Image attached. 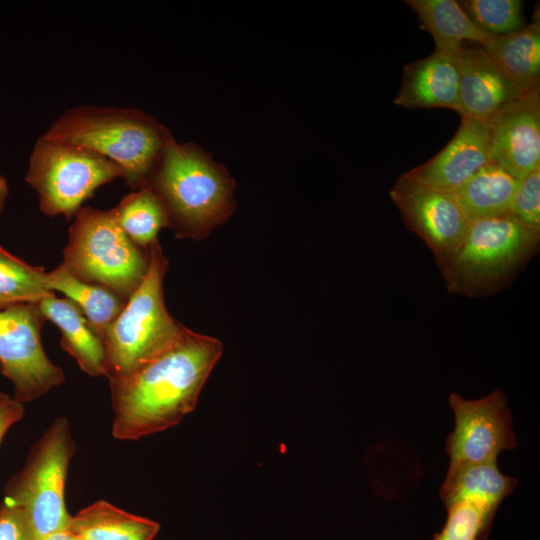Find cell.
I'll return each mask as SVG.
<instances>
[{
  "instance_id": "obj_1",
  "label": "cell",
  "mask_w": 540,
  "mask_h": 540,
  "mask_svg": "<svg viewBox=\"0 0 540 540\" xmlns=\"http://www.w3.org/2000/svg\"><path fill=\"white\" fill-rule=\"evenodd\" d=\"M222 352L218 339L185 327L155 357L132 373L109 380L113 436L138 440L180 423L194 410Z\"/></svg>"
},
{
  "instance_id": "obj_2",
  "label": "cell",
  "mask_w": 540,
  "mask_h": 540,
  "mask_svg": "<svg viewBox=\"0 0 540 540\" xmlns=\"http://www.w3.org/2000/svg\"><path fill=\"white\" fill-rule=\"evenodd\" d=\"M78 145L114 162L128 187H146L171 132L142 110L82 105L66 110L42 134Z\"/></svg>"
},
{
  "instance_id": "obj_3",
  "label": "cell",
  "mask_w": 540,
  "mask_h": 540,
  "mask_svg": "<svg viewBox=\"0 0 540 540\" xmlns=\"http://www.w3.org/2000/svg\"><path fill=\"white\" fill-rule=\"evenodd\" d=\"M146 187L163 200L177 238L207 237L236 207L227 169L200 146L173 136Z\"/></svg>"
},
{
  "instance_id": "obj_4",
  "label": "cell",
  "mask_w": 540,
  "mask_h": 540,
  "mask_svg": "<svg viewBox=\"0 0 540 540\" xmlns=\"http://www.w3.org/2000/svg\"><path fill=\"white\" fill-rule=\"evenodd\" d=\"M539 247L540 232L510 214L476 219L457 250L437 265L448 292L486 297L509 287Z\"/></svg>"
},
{
  "instance_id": "obj_5",
  "label": "cell",
  "mask_w": 540,
  "mask_h": 540,
  "mask_svg": "<svg viewBox=\"0 0 540 540\" xmlns=\"http://www.w3.org/2000/svg\"><path fill=\"white\" fill-rule=\"evenodd\" d=\"M168 260L158 240L149 246L148 271L118 316L103 331L107 378L126 376L172 344L185 326L168 312L163 282Z\"/></svg>"
},
{
  "instance_id": "obj_6",
  "label": "cell",
  "mask_w": 540,
  "mask_h": 540,
  "mask_svg": "<svg viewBox=\"0 0 540 540\" xmlns=\"http://www.w3.org/2000/svg\"><path fill=\"white\" fill-rule=\"evenodd\" d=\"M82 281L103 286L125 302L149 267V248L135 244L110 210L83 206L69 227L63 262Z\"/></svg>"
},
{
  "instance_id": "obj_7",
  "label": "cell",
  "mask_w": 540,
  "mask_h": 540,
  "mask_svg": "<svg viewBox=\"0 0 540 540\" xmlns=\"http://www.w3.org/2000/svg\"><path fill=\"white\" fill-rule=\"evenodd\" d=\"M76 446L70 423L58 417L31 448L24 468L5 488L4 499L21 506L37 540L69 527L65 485Z\"/></svg>"
},
{
  "instance_id": "obj_8",
  "label": "cell",
  "mask_w": 540,
  "mask_h": 540,
  "mask_svg": "<svg viewBox=\"0 0 540 540\" xmlns=\"http://www.w3.org/2000/svg\"><path fill=\"white\" fill-rule=\"evenodd\" d=\"M122 178L121 169L87 148L40 136L29 157L26 182L36 191L40 210L71 219L95 190Z\"/></svg>"
},
{
  "instance_id": "obj_9",
  "label": "cell",
  "mask_w": 540,
  "mask_h": 540,
  "mask_svg": "<svg viewBox=\"0 0 540 540\" xmlns=\"http://www.w3.org/2000/svg\"><path fill=\"white\" fill-rule=\"evenodd\" d=\"M45 320L38 303L0 309V370L21 403L36 400L64 382L63 370L48 358L41 343Z\"/></svg>"
},
{
  "instance_id": "obj_10",
  "label": "cell",
  "mask_w": 540,
  "mask_h": 540,
  "mask_svg": "<svg viewBox=\"0 0 540 540\" xmlns=\"http://www.w3.org/2000/svg\"><path fill=\"white\" fill-rule=\"evenodd\" d=\"M448 401L455 417L454 429L446 437L448 471L497 462L500 452L517 447L511 411L503 391L494 389L473 400L451 392Z\"/></svg>"
},
{
  "instance_id": "obj_11",
  "label": "cell",
  "mask_w": 540,
  "mask_h": 540,
  "mask_svg": "<svg viewBox=\"0 0 540 540\" xmlns=\"http://www.w3.org/2000/svg\"><path fill=\"white\" fill-rule=\"evenodd\" d=\"M389 196L407 229L421 238L433 253L436 263L461 245L470 221L453 193L429 187L401 174Z\"/></svg>"
},
{
  "instance_id": "obj_12",
  "label": "cell",
  "mask_w": 540,
  "mask_h": 540,
  "mask_svg": "<svg viewBox=\"0 0 540 540\" xmlns=\"http://www.w3.org/2000/svg\"><path fill=\"white\" fill-rule=\"evenodd\" d=\"M489 162L490 122L461 116L460 125L449 143L432 158L403 174L454 194Z\"/></svg>"
},
{
  "instance_id": "obj_13",
  "label": "cell",
  "mask_w": 540,
  "mask_h": 540,
  "mask_svg": "<svg viewBox=\"0 0 540 540\" xmlns=\"http://www.w3.org/2000/svg\"><path fill=\"white\" fill-rule=\"evenodd\" d=\"M455 59L460 116L490 121L524 94L482 46L464 43Z\"/></svg>"
},
{
  "instance_id": "obj_14",
  "label": "cell",
  "mask_w": 540,
  "mask_h": 540,
  "mask_svg": "<svg viewBox=\"0 0 540 540\" xmlns=\"http://www.w3.org/2000/svg\"><path fill=\"white\" fill-rule=\"evenodd\" d=\"M489 122L492 162L518 180L540 167V90L524 93Z\"/></svg>"
},
{
  "instance_id": "obj_15",
  "label": "cell",
  "mask_w": 540,
  "mask_h": 540,
  "mask_svg": "<svg viewBox=\"0 0 540 540\" xmlns=\"http://www.w3.org/2000/svg\"><path fill=\"white\" fill-rule=\"evenodd\" d=\"M458 88L455 55L434 50L429 56L404 65L401 86L393 103L406 109L456 111Z\"/></svg>"
},
{
  "instance_id": "obj_16",
  "label": "cell",
  "mask_w": 540,
  "mask_h": 540,
  "mask_svg": "<svg viewBox=\"0 0 540 540\" xmlns=\"http://www.w3.org/2000/svg\"><path fill=\"white\" fill-rule=\"evenodd\" d=\"M39 308L45 319L61 333L60 344L89 376L107 377V356L103 334L70 300L54 294L43 298Z\"/></svg>"
},
{
  "instance_id": "obj_17",
  "label": "cell",
  "mask_w": 540,
  "mask_h": 540,
  "mask_svg": "<svg viewBox=\"0 0 540 540\" xmlns=\"http://www.w3.org/2000/svg\"><path fill=\"white\" fill-rule=\"evenodd\" d=\"M516 486L517 480L501 473L497 462H487L447 470L439 497L444 505L466 501L495 515Z\"/></svg>"
},
{
  "instance_id": "obj_18",
  "label": "cell",
  "mask_w": 540,
  "mask_h": 540,
  "mask_svg": "<svg viewBox=\"0 0 540 540\" xmlns=\"http://www.w3.org/2000/svg\"><path fill=\"white\" fill-rule=\"evenodd\" d=\"M482 47L522 92L540 90L539 17L517 32L492 35Z\"/></svg>"
},
{
  "instance_id": "obj_19",
  "label": "cell",
  "mask_w": 540,
  "mask_h": 540,
  "mask_svg": "<svg viewBox=\"0 0 540 540\" xmlns=\"http://www.w3.org/2000/svg\"><path fill=\"white\" fill-rule=\"evenodd\" d=\"M420 26L432 36L435 50L455 55L464 43L484 46L492 35L478 28L454 0H407Z\"/></svg>"
},
{
  "instance_id": "obj_20",
  "label": "cell",
  "mask_w": 540,
  "mask_h": 540,
  "mask_svg": "<svg viewBox=\"0 0 540 540\" xmlns=\"http://www.w3.org/2000/svg\"><path fill=\"white\" fill-rule=\"evenodd\" d=\"M68 528L82 540H153L160 525L100 500L72 516Z\"/></svg>"
},
{
  "instance_id": "obj_21",
  "label": "cell",
  "mask_w": 540,
  "mask_h": 540,
  "mask_svg": "<svg viewBox=\"0 0 540 540\" xmlns=\"http://www.w3.org/2000/svg\"><path fill=\"white\" fill-rule=\"evenodd\" d=\"M519 180L494 162L454 193L469 221L509 214Z\"/></svg>"
},
{
  "instance_id": "obj_22",
  "label": "cell",
  "mask_w": 540,
  "mask_h": 540,
  "mask_svg": "<svg viewBox=\"0 0 540 540\" xmlns=\"http://www.w3.org/2000/svg\"><path fill=\"white\" fill-rule=\"evenodd\" d=\"M46 282L52 292H60L74 303L101 333L125 304L111 290L75 277L63 263L46 273Z\"/></svg>"
},
{
  "instance_id": "obj_23",
  "label": "cell",
  "mask_w": 540,
  "mask_h": 540,
  "mask_svg": "<svg viewBox=\"0 0 540 540\" xmlns=\"http://www.w3.org/2000/svg\"><path fill=\"white\" fill-rule=\"evenodd\" d=\"M124 233L138 246L148 249L162 228L170 227L167 208L152 189L142 187L124 196L112 209Z\"/></svg>"
},
{
  "instance_id": "obj_24",
  "label": "cell",
  "mask_w": 540,
  "mask_h": 540,
  "mask_svg": "<svg viewBox=\"0 0 540 540\" xmlns=\"http://www.w3.org/2000/svg\"><path fill=\"white\" fill-rule=\"evenodd\" d=\"M42 267L32 266L0 246V309L23 303H39L54 294Z\"/></svg>"
},
{
  "instance_id": "obj_25",
  "label": "cell",
  "mask_w": 540,
  "mask_h": 540,
  "mask_svg": "<svg viewBox=\"0 0 540 540\" xmlns=\"http://www.w3.org/2000/svg\"><path fill=\"white\" fill-rule=\"evenodd\" d=\"M457 2L469 19L487 34L501 36L517 32L525 27L523 1L465 0Z\"/></svg>"
},
{
  "instance_id": "obj_26",
  "label": "cell",
  "mask_w": 540,
  "mask_h": 540,
  "mask_svg": "<svg viewBox=\"0 0 540 540\" xmlns=\"http://www.w3.org/2000/svg\"><path fill=\"white\" fill-rule=\"evenodd\" d=\"M445 508V524L430 540L488 539L495 515L466 501L452 502L445 505Z\"/></svg>"
},
{
  "instance_id": "obj_27",
  "label": "cell",
  "mask_w": 540,
  "mask_h": 540,
  "mask_svg": "<svg viewBox=\"0 0 540 540\" xmlns=\"http://www.w3.org/2000/svg\"><path fill=\"white\" fill-rule=\"evenodd\" d=\"M509 214L525 227L540 232V167L519 180Z\"/></svg>"
},
{
  "instance_id": "obj_28",
  "label": "cell",
  "mask_w": 540,
  "mask_h": 540,
  "mask_svg": "<svg viewBox=\"0 0 540 540\" xmlns=\"http://www.w3.org/2000/svg\"><path fill=\"white\" fill-rule=\"evenodd\" d=\"M0 540H37L25 510L5 499L0 503Z\"/></svg>"
},
{
  "instance_id": "obj_29",
  "label": "cell",
  "mask_w": 540,
  "mask_h": 540,
  "mask_svg": "<svg viewBox=\"0 0 540 540\" xmlns=\"http://www.w3.org/2000/svg\"><path fill=\"white\" fill-rule=\"evenodd\" d=\"M23 415V403L0 391V443L9 428Z\"/></svg>"
},
{
  "instance_id": "obj_30",
  "label": "cell",
  "mask_w": 540,
  "mask_h": 540,
  "mask_svg": "<svg viewBox=\"0 0 540 540\" xmlns=\"http://www.w3.org/2000/svg\"><path fill=\"white\" fill-rule=\"evenodd\" d=\"M41 540H82L78 535L72 532L69 528L52 532Z\"/></svg>"
},
{
  "instance_id": "obj_31",
  "label": "cell",
  "mask_w": 540,
  "mask_h": 540,
  "mask_svg": "<svg viewBox=\"0 0 540 540\" xmlns=\"http://www.w3.org/2000/svg\"><path fill=\"white\" fill-rule=\"evenodd\" d=\"M7 196H8V184H7L6 179L0 175V213L5 207Z\"/></svg>"
}]
</instances>
